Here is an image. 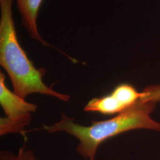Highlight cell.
Returning <instances> with one entry per match:
<instances>
[{
	"label": "cell",
	"mask_w": 160,
	"mask_h": 160,
	"mask_svg": "<svg viewBox=\"0 0 160 160\" xmlns=\"http://www.w3.org/2000/svg\"><path fill=\"white\" fill-rule=\"evenodd\" d=\"M157 103L152 101L138 102L113 118L103 121H93L90 126L81 125L74 119L61 114V119L51 126H43L50 133L64 131L79 141L76 151L84 159L94 160L101 143L109 138L125 132L147 129L160 131V123L153 120L150 115Z\"/></svg>",
	"instance_id": "1"
},
{
	"label": "cell",
	"mask_w": 160,
	"mask_h": 160,
	"mask_svg": "<svg viewBox=\"0 0 160 160\" xmlns=\"http://www.w3.org/2000/svg\"><path fill=\"white\" fill-rule=\"evenodd\" d=\"M142 101H152L158 103L160 102V84L146 87L142 91Z\"/></svg>",
	"instance_id": "8"
},
{
	"label": "cell",
	"mask_w": 160,
	"mask_h": 160,
	"mask_svg": "<svg viewBox=\"0 0 160 160\" xmlns=\"http://www.w3.org/2000/svg\"><path fill=\"white\" fill-rule=\"evenodd\" d=\"M43 1L16 0L17 7L22 16V24L28 30L31 38L45 46H51L42 39L38 29V15Z\"/></svg>",
	"instance_id": "4"
},
{
	"label": "cell",
	"mask_w": 160,
	"mask_h": 160,
	"mask_svg": "<svg viewBox=\"0 0 160 160\" xmlns=\"http://www.w3.org/2000/svg\"><path fill=\"white\" fill-rule=\"evenodd\" d=\"M112 92L125 109L135 104L142 96V92H138L135 87L128 84L117 86Z\"/></svg>",
	"instance_id": "6"
},
{
	"label": "cell",
	"mask_w": 160,
	"mask_h": 160,
	"mask_svg": "<svg viewBox=\"0 0 160 160\" xmlns=\"http://www.w3.org/2000/svg\"><path fill=\"white\" fill-rule=\"evenodd\" d=\"M125 110L112 92L103 97L92 98L84 109L86 112H98L103 114H118Z\"/></svg>",
	"instance_id": "5"
},
{
	"label": "cell",
	"mask_w": 160,
	"mask_h": 160,
	"mask_svg": "<svg viewBox=\"0 0 160 160\" xmlns=\"http://www.w3.org/2000/svg\"><path fill=\"white\" fill-rule=\"evenodd\" d=\"M0 104L6 118L0 120V135L17 133L26 139L25 128L32 120V113L36 111L37 106L25 101L8 88L6 76L0 72Z\"/></svg>",
	"instance_id": "3"
},
{
	"label": "cell",
	"mask_w": 160,
	"mask_h": 160,
	"mask_svg": "<svg viewBox=\"0 0 160 160\" xmlns=\"http://www.w3.org/2000/svg\"><path fill=\"white\" fill-rule=\"evenodd\" d=\"M12 5V0H0V64L11 80L14 92L23 99L30 94L40 93L68 102L69 96L54 91L43 82L45 69L36 68L20 46Z\"/></svg>",
	"instance_id": "2"
},
{
	"label": "cell",
	"mask_w": 160,
	"mask_h": 160,
	"mask_svg": "<svg viewBox=\"0 0 160 160\" xmlns=\"http://www.w3.org/2000/svg\"><path fill=\"white\" fill-rule=\"evenodd\" d=\"M0 160H39L33 151L26 147L18 149L17 154L9 151H2L0 153Z\"/></svg>",
	"instance_id": "7"
}]
</instances>
